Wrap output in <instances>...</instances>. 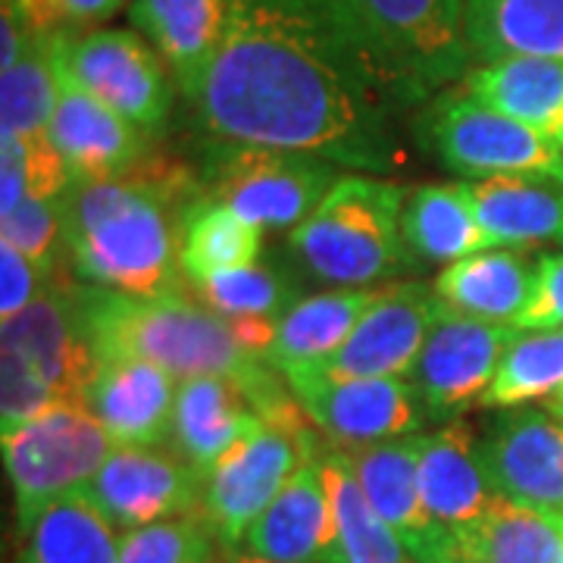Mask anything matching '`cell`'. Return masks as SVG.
<instances>
[{
	"mask_svg": "<svg viewBox=\"0 0 563 563\" xmlns=\"http://www.w3.org/2000/svg\"><path fill=\"white\" fill-rule=\"evenodd\" d=\"M429 101L354 0H222L220 47L191 107L207 139L395 173L401 122Z\"/></svg>",
	"mask_w": 563,
	"mask_h": 563,
	"instance_id": "6da1fadb",
	"label": "cell"
},
{
	"mask_svg": "<svg viewBox=\"0 0 563 563\" xmlns=\"http://www.w3.org/2000/svg\"><path fill=\"white\" fill-rule=\"evenodd\" d=\"M203 198L201 176L161 154L117 179H76L60 201L66 257L88 285L135 298L185 295L179 222Z\"/></svg>",
	"mask_w": 563,
	"mask_h": 563,
	"instance_id": "7a4b0ae2",
	"label": "cell"
},
{
	"mask_svg": "<svg viewBox=\"0 0 563 563\" xmlns=\"http://www.w3.org/2000/svg\"><path fill=\"white\" fill-rule=\"evenodd\" d=\"M85 332L98 361H147L176 379L225 376L251 388V401L263 420L298 407L288 398L279 369L244 351L232 322L213 307L188 295L135 298L101 285H79Z\"/></svg>",
	"mask_w": 563,
	"mask_h": 563,
	"instance_id": "3957f363",
	"label": "cell"
},
{
	"mask_svg": "<svg viewBox=\"0 0 563 563\" xmlns=\"http://www.w3.org/2000/svg\"><path fill=\"white\" fill-rule=\"evenodd\" d=\"M410 188L376 176H342L322 203L288 235V251L313 279L366 288L407 269L413 257L401 235Z\"/></svg>",
	"mask_w": 563,
	"mask_h": 563,
	"instance_id": "277c9868",
	"label": "cell"
},
{
	"mask_svg": "<svg viewBox=\"0 0 563 563\" xmlns=\"http://www.w3.org/2000/svg\"><path fill=\"white\" fill-rule=\"evenodd\" d=\"M198 176L210 201L261 229L301 225L342 179L335 163L317 154L222 139L203 141Z\"/></svg>",
	"mask_w": 563,
	"mask_h": 563,
	"instance_id": "5b68a950",
	"label": "cell"
},
{
	"mask_svg": "<svg viewBox=\"0 0 563 563\" xmlns=\"http://www.w3.org/2000/svg\"><path fill=\"white\" fill-rule=\"evenodd\" d=\"M413 139L444 169L466 179L542 176L563 185V147L463 88L439 91L422 107L413 117Z\"/></svg>",
	"mask_w": 563,
	"mask_h": 563,
	"instance_id": "8992f818",
	"label": "cell"
},
{
	"mask_svg": "<svg viewBox=\"0 0 563 563\" xmlns=\"http://www.w3.org/2000/svg\"><path fill=\"white\" fill-rule=\"evenodd\" d=\"M117 444L81 401L54 404L41 417L3 435V466L13 485L16 529L32 523L63 495L95 479Z\"/></svg>",
	"mask_w": 563,
	"mask_h": 563,
	"instance_id": "52a82bcc",
	"label": "cell"
},
{
	"mask_svg": "<svg viewBox=\"0 0 563 563\" xmlns=\"http://www.w3.org/2000/svg\"><path fill=\"white\" fill-rule=\"evenodd\" d=\"M313 429L317 426L303 410L282 420H263L251 439H244L207 473L201 514L225 548L242 544L247 529L279 498L298 466L320 451L322 444Z\"/></svg>",
	"mask_w": 563,
	"mask_h": 563,
	"instance_id": "ba28073f",
	"label": "cell"
},
{
	"mask_svg": "<svg viewBox=\"0 0 563 563\" xmlns=\"http://www.w3.org/2000/svg\"><path fill=\"white\" fill-rule=\"evenodd\" d=\"M63 63L81 88L117 110L147 139L173 117V73L163 69L154 44L132 29L63 32Z\"/></svg>",
	"mask_w": 563,
	"mask_h": 563,
	"instance_id": "9c48e42d",
	"label": "cell"
},
{
	"mask_svg": "<svg viewBox=\"0 0 563 563\" xmlns=\"http://www.w3.org/2000/svg\"><path fill=\"white\" fill-rule=\"evenodd\" d=\"M282 379L317 432L344 451L417 435L429 420L410 379H351L310 369H288Z\"/></svg>",
	"mask_w": 563,
	"mask_h": 563,
	"instance_id": "30bf717a",
	"label": "cell"
},
{
	"mask_svg": "<svg viewBox=\"0 0 563 563\" xmlns=\"http://www.w3.org/2000/svg\"><path fill=\"white\" fill-rule=\"evenodd\" d=\"M0 357L20 363L57 404L85 401L101 361L81 322L79 285L60 276L47 282L20 317L3 322Z\"/></svg>",
	"mask_w": 563,
	"mask_h": 563,
	"instance_id": "8fae6325",
	"label": "cell"
},
{
	"mask_svg": "<svg viewBox=\"0 0 563 563\" xmlns=\"http://www.w3.org/2000/svg\"><path fill=\"white\" fill-rule=\"evenodd\" d=\"M517 339V325H498L442 307L420 361L410 369V383L420 391L429 420H457L479 407L507 347Z\"/></svg>",
	"mask_w": 563,
	"mask_h": 563,
	"instance_id": "7c38bea8",
	"label": "cell"
},
{
	"mask_svg": "<svg viewBox=\"0 0 563 563\" xmlns=\"http://www.w3.org/2000/svg\"><path fill=\"white\" fill-rule=\"evenodd\" d=\"M207 476L185 463L169 448L157 444H117L95 479L81 492L117 529L176 520L198 514Z\"/></svg>",
	"mask_w": 563,
	"mask_h": 563,
	"instance_id": "4fadbf2b",
	"label": "cell"
},
{
	"mask_svg": "<svg viewBox=\"0 0 563 563\" xmlns=\"http://www.w3.org/2000/svg\"><path fill=\"white\" fill-rule=\"evenodd\" d=\"M442 298L435 285L401 282L388 285L369 313L357 322L351 339L329 357L313 366H298L322 376H351V379H401L417 361L432 322L442 313Z\"/></svg>",
	"mask_w": 563,
	"mask_h": 563,
	"instance_id": "5bb4252c",
	"label": "cell"
},
{
	"mask_svg": "<svg viewBox=\"0 0 563 563\" xmlns=\"http://www.w3.org/2000/svg\"><path fill=\"white\" fill-rule=\"evenodd\" d=\"M373 35L404 73L435 98L442 88L466 79L470 44L463 0H354Z\"/></svg>",
	"mask_w": 563,
	"mask_h": 563,
	"instance_id": "9a60e30c",
	"label": "cell"
},
{
	"mask_svg": "<svg viewBox=\"0 0 563 563\" xmlns=\"http://www.w3.org/2000/svg\"><path fill=\"white\" fill-rule=\"evenodd\" d=\"M492 492L563 517V422L542 410H504L479 435Z\"/></svg>",
	"mask_w": 563,
	"mask_h": 563,
	"instance_id": "2e32d148",
	"label": "cell"
},
{
	"mask_svg": "<svg viewBox=\"0 0 563 563\" xmlns=\"http://www.w3.org/2000/svg\"><path fill=\"white\" fill-rule=\"evenodd\" d=\"M54 69L57 107L47 135L76 179H117L139 166L151 154V139L73 79L63 63V32H54Z\"/></svg>",
	"mask_w": 563,
	"mask_h": 563,
	"instance_id": "e0dca14e",
	"label": "cell"
},
{
	"mask_svg": "<svg viewBox=\"0 0 563 563\" xmlns=\"http://www.w3.org/2000/svg\"><path fill=\"white\" fill-rule=\"evenodd\" d=\"M420 451L422 435L417 432L391 442L354 448L347 454L369 504L401 536L407 551L420 563H451L457 561V536L444 532L426 510L420 488Z\"/></svg>",
	"mask_w": 563,
	"mask_h": 563,
	"instance_id": "ac0fdd59",
	"label": "cell"
},
{
	"mask_svg": "<svg viewBox=\"0 0 563 563\" xmlns=\"http://www.w3.org/2000/svg\"><path fill=\"white\" fill-rule=\"evenodd\" d=\"M322 454L325 448L298 466L279 498L247 529L242 551L273 563H344Z\"/></svg>",
	"mask_w": 563,
	"mask_h": 563,
	"instance_id": "d6986e66",
	"label": "cell"
},
{
	"mask_svg": "<svg viewBox=\"0 0 563 563\" xmlns=\"http://www.w3.org/2000/svg\"><path fill=\"white\" fill-rule=\"evenodd\" d=\"M263 426L251 388L225 376L179 379L173 413V451L198 473H210Z\"/></svg>",
	"mask_w": 563,
	"mask_h": 563,
	"instance_id": "ffe728a7",
	"label": "cell"
},
{
	"mask_svg": "<svg viewBox=\"0 0 563 563\" xmlns=\"http://www.w3.org/2000/svg\"><path fill=\"white\" fill-rule=\"evenodd\" d=\"M179 379L147 361H101L85 407L113 444H161L173 435Z\"/></svg>",
	"mask_w": 563,
	"mask_h": 563,
	"instance_id": "44dd1931",
	"label": "cell"
},
{
	"mask_svg": "<svg viewBox=\"0 0 563 563\" xmlns=\"http://www.w3.org/2000/svg\"><path fill=\"white\" fill-rule=\"evenodd\" d=\"M420 488L426 510L444 532L473 526L495 498L479 461V435L466 422H444L422 435Z\"/></svg>",
	"mask_w": 563,
	"mask_h": 563,
	"instance_id": "7402d4cb",
	"label": "cell"
},
{
	"mask_svg": "<svg viewBox=\"0 0 563 563\" xmlns=\"http://www.w3.org/2000/svg\"><path fill=\"white\" fill-rule=\"evenodd\" d=\"M129 16L163 57L181 98L195 101L220 47L222 0H132Z\"/></svg>",
	"mask_w": 563,
	"mask_h": 563,
	"instance_id": "603a6c76",
	"label": "cell"
},
{
	"mask_svg": "<svg viewBox=\"0 0 563 563\" xmlns=\"http://www.w3.org/2000/svg\"><path fill=\"white\" fill-rule=\"evenodd\" d=\"M470 188L492 247L563 244V185L542 176H492Z\"/></svg>",
	"mask_w": 563,
	"mask_h": 563,
	"instance_id": "cb8c5ba5",
	"label": "cell"
},
{
	"mask_svg": "<svg viewBox=\"0 0 563 563\" xmlns=\"http://www.w3.org/2000/svg\"><path fill=\"white\" fill-rule=\"evenodd\" d=\"M461 88L563 147V60L504 57L479 63L466 73Z\"/></svg>",
	"mask_w": 563,
	"mask_h": 563,
	"instance_id": "d4e9b609",
	"label": "cell"
},
{
	"mask_svg": "<svg viewBox=\"0 0 563 563\" xmlns=\"http://www.w3.org/2000/svg\"><path fill=\"white\" fill-rule=\"evenodd\" d=\"M473 60H563V0H463Z\"/></svg>",
	"mask_w": 563,
	"mask_h": 563,
	"instance_id": "484cf974",
	"label": "cell"
},
{
	"mask_svg": "<svg viewBox=\"0 0 563 563\" xmlns=\"http://www.w3.org/2000/svg\"><path fill=\"white\" fill-rule=\"evenodd\" d=\"M385 288H339L313 298H301L279 320L276 342L266 351V363L279 373L329 361L342 347Z\"/></svg>",
	"mask_w": 563,
	"mask_h": 563,
	"instance_id": "4316f807",
	"label": "cell"
},
{
	"mask_svg": "<svg viewBox=\"0 0 563 563\" xmlns=\"http://www.w3.org/2000/svg\"><path fill=\"white\" fill-rule=\"evenodd\" d=\"M536 266L514 251H479L444 266L435 295L444 307L498 325H517L532 298Z\"/></svg>",
	"mask_w": 563,
	"mask_h": 563,
	"instance_id": "83f0119b",
	"label": "cell"
},
{
	"mask_svg": "<svg viewBox=\"0 0 563 563\" xmlns=\"http://www.w3.org/2000/svg\"><path fill=\"white\" fill-rule=\"evenodd\" d=\"M401 235L410 257L422 263H454L492 251L463 181L410 188L401 213Z\"/></svg>",
	"mask_w": 563,
	"mask_h": 563,
	"instance_id": "f1b7e54d",
	"label": "cell"
},
{
	"mask_svg": "<svg viewBox=\"0 0 563 563\" xmlns=\"http://www.w3.org/2000/svg\"><path fill=\"white\" fill-rule=\"evenodd\" d=\"M457 558L466 563H563V517L495 495L483 517L457 532Z\"/></svg>",
	"mask_w": 563,
	"mask_h": 563,
	"instance_id": "f546056e",
	"label": "cell"
},
{
	"mask_svg": "<svg viewBox=\"0 0 563 563\" xmlns=\"http://www.w3.org/2000/svg\"><path fill=\"white\" fill-rule=\"evenodd\" d=\"M113 529L81 488L69 492L22 536L16 563H120Z\"/></svg>",
	"mask_w": 563,
	"mask_h": 563,
	"instance_id": "4dcf8cb0",
	"label": "cell"
},
{
	"mask_svg": "<svg viewBox=\"0 0 563 563\" xmlns=\"http://www.w3.org/2000/svg\"><path fill=\"white\" fill-rule=\"evenodd\" d=\"M322 466L344 563H420L369 504L344 448H325Z\"/></svg>",
	"mask_w": 563,
	"mask_h": 563,
	"instance_id": "1f68e13d",
	"label": "cell"
},
{
	"mask_svg": "<svg viewBox=\"0 0 563 563\" xmlns=\"http://www.w3.org/2000/svg\"><path fill=\"white\" fill-rule=\"evenodd\" d=\"M261 225L247 222L225 203H191L179 222V263L195 288L217 273L254 266L261 257Z\"/></svg>",
	"mask_w": 563,
	"mask_h": 563,
	"instance_id": "d6a6232c",
	"label": "cell"
},
{
	"mask_svg": "<svg viewBox=\"0 0 563 563\" xmlns=\"http://www.w3.org/2000/svg\"><path fill=\"white\" fill-rule=\"evenodd\" d=\"M57 107L54 35L35 32L20 60L0 69V135H47Z\"/></svg>",
	"mask_w": 563,
	"mask_h": 563,
	"instance_id": "836d02e7",
	"label": "cell"
},
{
	"mask_svg": "<svg viewBox=\"0 0 563 563\" xmlns=\"http://www.w3.org/2000/svg\"><path fill=\"white\" fill-rule=\"evenodd\" d=\"M558 391H563V329L520 332V339L507 347L479 407L517 410L520 404L554 398Z\"/></svg>",
	"mask_w": 563,
	"mask_h": 563,
	"instance_id": "e575fe53",
	"label": "cell"
},
{
	"mask_svg": "<svg viewBox=\"0 0 563 563\" xmlns=\"http://www.w3.org/2000/svg\"><path fill=\"white\" fill-rule=\"evenodd\" d=\"M198 295L207 307H213L229 320L279 322L295 303L301 301L295 282L279 273L276 266H261V263L210 276L198 285Z\"/></svg>",
	"mask_w": 563,
	"mask_h": 563,
	"instance_id": "d590c367",
	"label": "cell"
},
{
	"mask_svg": "<svg viewBox=\"0 0 563 563\" xmlns=\"http://www.w3.org/2000/svg\"><path fill=\"white\" fill-rule=\"evenodd\" d=\"M220 551H225V544L201 510L125 529L120 536V563H217Z\"/></svg>",
	"mask_w": 563,
	"mask_h": 563,
	"instance_id": "8d00e7d4",
	"label": "cell"
},
{
	"mask_svg": "<svg viewBox=\"0 0 563 563\" xmlns=\"http://www.w3.org/2000/svg\"><path fill=\"white\" fill-rule=\"evenodd\" d=\"M0 244H10L32 263L44 282L57 279L60 257L66 254V235H63V203L41 201V198H22L20 207L7 217H0Z\"/></svg>",
	"mask_w": 563,
	"mask_h": 563,
	"instance_id": "74e56055",
	"label": "cell"
},
{
	"mask_svg": "<svg viewBox=\"0 0 563 563\" xmlns=\"http://www.w3.org/2000/svg\"><path fill=\"white\" fill-rule=\"evenodd\" d=\"M32 32H79L120 13L125 0H16Z\"/></svg>",
	"mask_w": 563,
	"mask_h": 563,
	"instance_id": "f35d334b",
	"label": "cell"
},
{
	"mask_svg": "<svg viewBox=\"0 0 563 563\" xmlns=\"http://www.w3.org/2000/svg\"><path fill=\"white\" fill-rule=\"evenodd\" d=\"M520 332H551L563 329V254H544L536 263V285L517 320Z\"/></svg>",
	"mask_w": 563,
	"mask_h": 563,
	"instance_id": "ab89813d",
	"label": "cell"
},
{
	"mask_svg": "<svg viewBox=\"0 0 563 563\" xmlns=\"http://www.w3.org/2000/svg\"><path fill=\"white\" fill-rule=\"evenodd\" d=\"M47 282L32 263L13 251L10 244H0V320L10 322L20 317L29 303L35 301Z\"/></svg>",
	"mask_w": 563,
	"mask_h": 563,
	"instance_id": "60d3db41",
	"label": "cell"
},
{
	"mask_svg": "<svg viewBox=\"0 0 563 563\" xmlns=\"http://www.w3.org/2000/svg\"><path fill=\"white\" fill-rule=\"evenodd\" d=\"M0 217H7L25 198V144L20 135H0Z\"/></svg>",
	"mask_w": 563,
	"mask_h": 563,
	"instance_id": "b9f144b4",
	"label": "cell"
},
{
	"mask_svg": "<svg viewBox=\"0 0 563 563\" xmlns=\"http://www.w3.org/2000/svg\"><path fill=\"white\" fill-rule=\"evenodd\" d=\"M222 563H273V561L254 558V554H247V551H242V548H225V551H222Z\"/></svg>",
	"mask_w": 563,
	"mask_h": 563,
	"instance_id": "7bdbcfd3",
	"label": "cell"
},
{
	"mask_svg": "<svg viewBox=\"0 0 563 563\" xmlns=\"http://www.w3.org/2000/svg\"><path fill=\"white\" fill-rule=\"evenodd\" d=\"M548 407H551V413H554V417H561L563 420V401H548Z\"/></svg>",
	"mask_w": 563,
	"mask_h": 563,
	"instance_id": "ee69618b",
	"label": "cell"
},
{
	"mask_svg": "<svg viewBox=\"0 0 563 563\" xmlns=\"http://www.w3.org/2000/svg\"><path fill=\"white\" fill-rule=\"evenodd\" d=\"M548 401H563V391H558L554 398H548Z\"/></svg>",
	"mask_w": 563,
	"mask_h": 563,
	"instance_id": "f6af8a7d",
	"label": "cell"
},
{
	"mask_svg": "<svg viewBox=\"0 0 563 563\" xmlns=\"http://www.w3.org/2000/svg\"><path fill=\"white\" fill-rule=\"evenodd\" d=\"M451 563H466V561H461V558H457V561H451Z\"/></svg>",
	"mask_w": 563,
	"mask_h": 563,
	"instance_id": "bcb514c9",
	"label": "cell"
}]
</instances>
